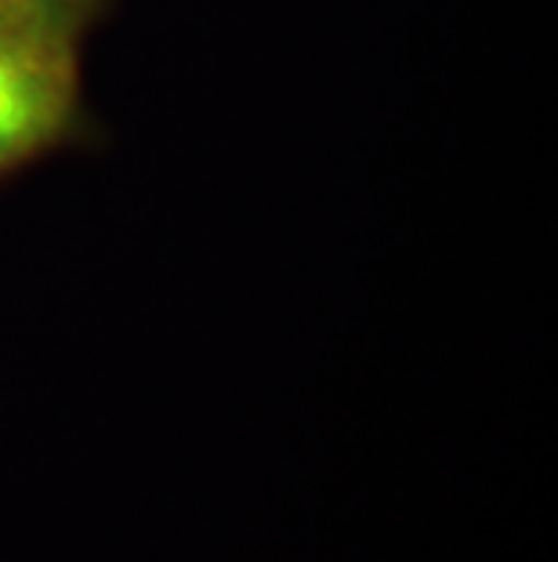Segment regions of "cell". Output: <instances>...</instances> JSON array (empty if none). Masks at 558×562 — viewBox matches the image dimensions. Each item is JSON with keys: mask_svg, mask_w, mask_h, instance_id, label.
I'll return each mask as SVG.
<instances>
[{"mask_svg": "<svg viewBox=\"0 0 558 562\" xmlns=\"http://www.w3.org/2000/svg\"><path fill=\"white\" fill-rule=\"evenodd\" d=\"M113 0H0V37L80 47Z\"/></svg>", "mask_w": 558, "mask_h": 562, "instance_id": "7a4b0ae2", "label": "cell"}, {"mask_svg": "<svg viewBox=\"0 0 558 562\" xmlns=\"http://www.w3.org/2000/svg\"><path fill=\"white\" fill-rule=\"evenodd\" d=\"M84 131L80 47L0 37V182Z\"/></svg>", "mask_w": 558, "mask_h": 562, "instance_id": "6da1fadb", "label": "cell"}]
</instances>
